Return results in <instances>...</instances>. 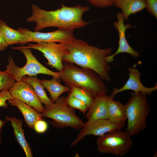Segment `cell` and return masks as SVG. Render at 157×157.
Listing matches in <instances>:
<instances>
[{"label":"cell","instance_id":"6da1fadb","mask_svg":"<svg viewBox=\"0 0 157 157\" xmlns=\"http://www.w3.org/2000/svg\"><path fill=\"white\" fill-rule=\"evenodd\" d=\"M54 10L42 9L35 4L31 6L32 15L26 19L29 23L35 22L34 31H39L48 27H54L67 31L84 27L90 23L82 19L83 14L89 10L88 7L76 5L68 6L63 4Z\"/></svg>","mask_w":157,"mask_h":157},{"label":"cell","instance_id":"7a4b0ae2","mask_svg":"<svg viewBox=\"0 0 157 157\" xmlns=\"http://www.w3.org/2000/svg\"><path fill=\"white\" fill-rule=\"evenodd\" d=\"M67 44L69 52L63 56V62H69L92 69L104 81H110L111 67L106 58L111 54L112 48L100 49L89 44L83 40L75 38Z\"/></svg>","mask_w":157,"mask_h":157},{"label":"cell","instance_id":"3957f363","mask_svg":"<svg viewBox=\"0 0 157 157\" xmlns=\"http://www.w3.org/2000/svg\"><path fill=\"white\" fill-rule=\"evenodd\" d=\"M59 72L60 79L69 88L73 87L83 88L94 98L107 94L108 92L104 80L92 69L63 62V68Z\"/></svg>","mask_w":157,"mask_h":157},{"label":"cell","instance_id":"277c9868","mask_svg":"<svg viewBox=\"0 0 157 157\" xmlns=\"http://www.w3.org/2000/svg\"><path fill=\"white\" fill-rule=\"evenodd\" d=\"M124 105L127 120L125 131L132 136L146 129L147 118L151 111L146 96L141 92L133 93Z\"/></svg>","mask_w":157,"mask_h":157},{"label":"cell","instance_id":"5b68a950","mask_svg":"<svg viewBox=\"0 0 157 157\" xmlns=\"http://www.w3.org/2000/svg\"><path fill=\"white\" fill-rule=\"evenodd\" d=\"M12 48L21 51L26 59L25 65L20 67L16 65L11 56L8 57V64L6 67L5 71L16 81H21L22 78L26 75L36 76L40 74L50 75L58 80H60L59 72L53 71L42 65L33 55L31 49L25 47L23 46L13 47Z\"/></svg>","mask_w":157,"mask_h":157},{"label":"cell","instance_id":"8992f818","mask_svg":"<svg viewBox=\"0 0 157 157\" xmlns=\"http://www.w3.org/2000/svg\"><path fill=\"white\" fill-rule=\"evenodd\" d=\"M66 99L65 97H60L52 104L45 106L42 115L52 119L49 122L55 128L80 129L84 122L76 114L75 109L67 105Z\"/></svg>","mask_w":157,"mask_h":157},{"label":"cell","instance_id":"52a82bcc","mask_svg":"<svg viewBox=\"0 0 157 157\" xmlns=\"http://www.w3.org/2000/svg\"><path fill=\"white\" fill-rule=\"evenodd\" d=\"M131 136L126 131L122 129L106 133L97 138V150L102 154L123 157L129 152L132 147Z\"/></svg>","mask_w":157,"mask_h":157},{"label":"cell","instance_id":"ba28073f","mask_svg":"<svg viewBox=\"0 0 157 157\" xmlns=\"http://www.w3.org/2000/svg\"><path fill=\"white\" fill-rule=\"evenodd\" d=\"M22 34L19 44L22 45L31 42L36 43L56 42L68 44L75 38L73 31H67L61 29L54 31L43 33L31 31L25 28H19L17 29Z\"/></svg>","mask_w":157,"mask_h":157},{"label":"cell","instance_id":"9c48e42d","mask_svg":"<svg viewBox=\"0 0 157 157\" xmlns=\"http://www.w3.org/2000/svg\"><path fill=\"white\" fill-rule=\"evenodd\" d=\"M24 46L41 52L48 60L46 64L58 72L63 68V56L69 52L67 44L61 43L40 42L36 44L28 43L27 45Z\"/></svg>","mask_w":157,"mask_h":157},{"label":"cell","instance_id":"30bf717a","mask_svg":"<svg viewBox=\"0 0 157 157\" xmlns=\"http://www.w3.org/2000/svg\"><path fill=\"white\" fill-rule=\"evenodd\" d=\"M125 122L115 123L108 119L88 120L84 123L77 136L71 144L73 147L77 144L85 137L88 135L100 136L108 132L122 129L126 126Z\"/></svg>","mask_w":157,"mask_h":157},{"label":"cell","instance_id":"8fae6325","mask_svg":"<svg viewBox=\"0 0 157 157\" xmlns=\"http://www.w3.org/2000/svg\"><path fill=\"white\" fill-rule=\"evenodd\" d=\"M12 96L42 114L44 110L39 98L31 85L22 81H16L9 90Z\"/></svg>","mask_w":157,"mask_h":157},{"label":"cell","instance_id":"7c38bea8","mask_svg":"<svg viewBox=\"0 0 157 157\" xmlns=\"http://www.w3.org/2000/svg\"><path fill=\"white\" fill-rule=\"evenodd\" d=\"M117 16V21L114 22V26L118 32L119 46L114 53L106 57V60L108 63L112 62L114 60L115 56L120 53H127L135 58L139 55L138 52L134 50L129 44L126 38V30L127 28L132 27L131 25L128 23L124 24V19L122 12L118 13Z\"/></svg>","mask_w":157,"mask_h":157},{"label":"cell","instance_id":"4fadbf2b","mask_svg":"<svg viewBox=\"0 0 157 157\" xmlns=\"http://www.w3.org/2000/svg\"><path fill=\"white\" fill-rule=\"evenodd\" d=\"M129 70V78L125 84L119 88H114L111 94L115 95L122 91L131 90L134 91V94L141 92L147 96V95L150 96L153 92L157 90V83L151 88L145 87L142 84L140 80L141 73L137 69L130 67Z\"/></svg>","mask_w":157,"mask_h":157},{"label":"cell","instance_id":"5bb4252c","mask_svg":"<svg viewBox=\"0 0 157 157\" xmlns=\"http://www.w3.org/2000/svg\"><path fill=\"white\" fill-rule=\"evenodd\" d=\"M115 95L111 94L101 95L94 98L92 105L88 109L86 117L88 120L108 119L110 104Z\"/></svg>","mask_w":157,"mask_h":157},{"label":"cell","instance_id":"9a60e30c","mask_svg":"<svg viewBox=\"0 0 157 157\" xmlns=\"http://www.w3.org/2000/svg\"><path fill=\"white\" fill-rule=\"evenodd\" d=\"M8 101L9 104L16 107L20 111L27 126L30 128L33 129L35 123L39 120L43 119L41 113L23 102L14 98Z\"/></svg>","mask_w":157,"mask_h":157},{"label":"cell","instance_id":"2e32d148","mask_svg":"<svg viewBox=\"0 0 157 157\" xmlns=\"http://www.w3.org/2000/svg\"><path fill=\"white\" fill-rule=\"evenodd\" d=\"M5 119L6 122H11L16 139L24 150L26 157H33L31 149L25 137L24 131L22 128V120L9 116L6 117Z\"/></svg>","mask_w":157,"mask_h":157},{"label":"cell","instance_id":"e0dca14e","mask_svg":"<svg viewBox=\"0 0 157 157\" xmlns=\"http://www.w3.org/2000/svg\"><path fill=\"white\" fill-rule=\"evenodd\" d=\"M114 5L122 10L125 20H127L131 14L141 11L146 8L145 0H115Z\"/></svg>","mask_w":157,"mask_h":157},{"label":"cell","instance_id":"ac0fdd59","mask_svg":"<svg viewBox=\"0 0 157 157\" xmlns=\"http://www.w3.org/2000/svg\"><path fill=\"white\" fill-rule=\"evenodd\" d=\"M60 80L53 77L51 80L42 79L40 80L42 84L48 91L50 97L54 103L65 92H69V88L67 86H63L60 83Z\"/></svg>","mask_w":157,"mask_h":157},{"label":"cell","instance_id":"d6986e66","mask_svg":"<svg viewBox=\"0 0 157 157\" xmlns=\"http://www.w3.org/2000/svg\"><path fill=\"white\" fill-rule=\"evenodd\" d=\"M21 80L31 85L42 104H44L45 106H49L53 103L47 96L40 79L35 77L25 76L22 78Z\"/></svg>","mask_w":157,"mask_h":157},{"label":"cell","instance_id":"ffe728a7","mask_svg":"<svg viewBox=\"0 0 157 157\" xmlns=\"http://www.w3.org/2000/svg\"><path fill=\"white\" fill-rule=\"evenodd\" d=\"M108 119L115 123L125 122L127 117L124 105L119 101L113 100L109 106Z\"/></svg>","mask_w":157,"mask_h":157},{"label":"cell","instance_id":"44dd1931","mask_svg":"<svg viewBox=\"0 0 157 157\" xmlns=\"http://www.w3.org/2000/svg\"><path fill=\"white\" fill-rule=\"evenodd\" d=\"M0 32L9 45L19 44L22 34L17 30L10 28L4 21L0 19Z\"/></svg>","mask_w":157,"mask_h":157},{"label":"cell","instance_id":"7402d4cb","mask_svg":"<svg viewBox=\"0 0 157 157\" xmlns=\"http://www.w3.org/2000/svg\"><path fill=\"white\" fill-rule=\"evenodd\" d=\"M69 89V92L84 103L88 108L91 106L95 98L89 92L84 89L77 87H73Z\"/></svg>","mask_w":157,"mask_h":157},{"label":"cell","instance_id":"603a6c76","mask_svg":"<svg viewBox=\"0 0 157 157\" xmlns=\"http://www.w3.org/2000/svg\"><path fill=\"white\" fill-rule=\"evenodd\" d=\"M66 101L68 106L78 110L83 114L88 110V108L84 103L76 98L69 92L66 97Z\"/></svg>","mask_w":157,"mask_h":157},{"label":"cell","instance_id":"cb8c5ba5","mask_svg":"<svg viewBox=\"0 0 157 157\" xmlns=\"http://www.w3.org/2000/svg\"><path fill=\"white\" fill-rule=\"evenodd\" d=\"M16 81L5 71L0 70V91L9 90Z\"/></svg>","mask_w":157,"mask_h":157},{"label":"cell","instance_id":"d4e9b609","mask_svg":"<svg viewBox=\"0 0 157 157\" xmlns=\"http://www.w3.org/2000/svg\"><path fill=\"white\" fill-rule=\"evenodd\" d=\"M92 5L99 8H104L114 5L115 0H87Z\"/></svg>","mask_w":157,"mask_h":157},{"label":"cell","instance_id":"484cf974","mask_svg":"<svg viewBox=\"0 0 157 157\" xmlns=\"http://www.w3.org/2000/svg\"><path fill=\"white\" fill-rule=\"evenodd\" d=\"M14 98L8 90L1 91L0 92V108H7L8 104L6 101L9 99Z\"/></svg>","mask_w":157,"mask_h":157},{"label":"cell","instance_id":"4316f807","mask_svg":"<svg viewBox=\"0 0 157 157\" xmlns=\"http://www.w3.org/2000/svg\"><path fill=\"white\" fill-rule=\"evenodd\" d=\"M146 7L153 16L157 18V0H145Z\"/></svg>","mask_w":157,"mask_h":157},{"label":"cell","instance_id":"83f0119b","mask_svg":"<svg viewBox=\"0 0 157 157\" xmlns=\"http://www.w3.org/2000/svg\"><path fill=\"white\" fill-rule=\"evenodd\" d=\"M48 127L47 123L43 119L37 121L35 123L33 127L35 131L39 133H44Z\"/></svg>","mask_w":157,"mask_h":157},{"label":"cell","instance_id":"f1b7e54d","mask_svg":"<svg viewBox=\"0 0 157 157\" xmlns=\"http://www.w3.org/2000/svg\"><path fill=\"white\" fill-rule=\"evenodd\" d=\"M8 46L0 32V51L6 49Z\"/></svg>","mask_w":157,"mask_h":157},{"label":"cell","instance_id":"f546056e","mask_svg":"<svg viewBox=\"0 0 157 157\" xmlns=\"http://www.w3.org/2000/svg\"><path fill=\"white\" fill-rule=\"evenodd\" d=\"M6 122V121H3L0 119V144H1L2 142L1 136V130Z\"/></svg>","mask_w":157,"mask_h":157}]
</instances>
